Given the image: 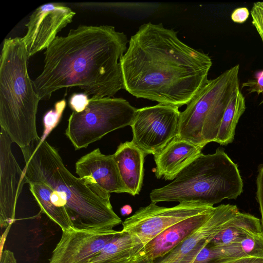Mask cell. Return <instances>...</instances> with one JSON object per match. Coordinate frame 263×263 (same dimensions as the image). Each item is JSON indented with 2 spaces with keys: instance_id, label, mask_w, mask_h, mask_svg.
Listing matches in <instances>:
<instances>
[{
  "instance_id": "83f0119b",
  "label": "cell",
  "mask_w": 263,
  "mask_h": 263,
  "mask_svg": "<svg viewBox=\"0 0 263 263\" xmlns=\"http://www.w3.org/2000/svg\"><path fill=\"white\" fill-rule=\"evenodd\" d=\"M145 256L142 249L138 251L129 256L120 260L112 261L109 263H137Z\"/></svg>"
},
{
  "instance_id": "1f68e13d",
  "label": "cell",
  "mask_w": 263,
  "mask_h": 263,
  "mask_svg": "<svg viewBox=\"0 0 263 263\" xmlns=\"http://www.w3.org/2000/svg\"><path fill=\"white\" fill-rule=\"evenodd\" d=\"M154 260L149 259L147 258L146 257L140 259L137 263H153Z\"/></svg>"
},
{
  "instance_id": "cb8c5ba5",
  "label": "cell",
  "mask_w": 263,
  "mask_h": 263,
  "mask_svg": "<svg viewBox=\"0 0 263 263\" xmlns=\"http://www.w3.org/2000/svg\"><path fill=\"white\" fill-rule=\"evenodd\" d=\"M252 24L256 28L263 44V2L253 4L251 10Z\"/></svg>"
},
{
  "instance_id": "5bb4252c",
  "label": "cell",
  "mask_w": 263,
  "mask_h": 263,
  "mask_svg": "<svg viewBox=\"0 0 263 263\" xmlns=\"http://www.w3.org/2000/svg\"><path fill=\"white\" fill-rule=\"evenodd\" d=\"M76 173L107 193H127L112 155L103 154L99 148L81 157L76 163Z\"/></svg>"
},
{
  "instance_id": "6da1fadb",
  "label": "cell",
  "mask_w": 263,
  "mask_h": 263,
  "mask_svg": "<svg viewBox=\"0 0 263 263\" xmlns=\"http://www.w3.org/2000/svg\"><path fill=\"white\" fill-rule=\"evenodd\" d=\"M124 89L137 98L180 107L208 81L209 55L183 43L161 23L142 25L120 59Z\"/></svg>"
},
{
  "instance_id": "277c9868",
  "label": "cell",
  "mask_w": 263,
  "mask_h": 263,
  "mask_svg": "<svg viewBox=\"0 0 263 263\" xmlns=\"http://www.w3.org/2000/svg\"><path fill=\"white\" fill-rule=\"evenodd\" d=\"M29 58L23 37L4 40L0 59V125L21 148L41 138L36 126L41 100L28 73Z\"/></svg>"
},
{
  "instance_id": "4dcf8cb0",
  "label": "cell",
  "mask_w": 263,
  "mask_h": 263,
  "mask_svg": "<svg viewBox=\"0 0 263 263\" xmlns=\"http://www.w3.org/2000/svg\"><path fill=\"white\" fill-rule=\"evenodd\" d=\"M132 212V208L129 205H125L121 209V213L123 215H128Z\"/></svg>"
},
{
  "instance_id": "7402d4cb",
  "label": "cell",
  "mask_w": 263,
  "mask_h": 263,
  "mask_svg": "<svg viewBox=\"0 0 263 263\" xmlns=\"http://www.w3.org/2000/svg\"><path fill=\"white\" fill-rule=\"evenodd\" d=\"M66 106V101L65 99H62L57 102L54 104V108L48 111L44 115V132L41 137L43 140H46L47 136L58 125Z\"/></svg>"
},
{
  "instance_id": "e0dca14e",
  "label": "cell",
  "mask_w": 263,
  "mask_h": 263,
  "mask_svg": "<svg viewBox=\"0 0 263 263\" xmlns=\"http://www.w3.org/2000/svg\"><path fill=\"white\" fill-rule=\"evenodd\" d=\"M112 155L128 193L138 195L143 184L144 158L147 155L131 141L120 143Z\"/></svg>"
},
{
  "instance_id": "484cf974",
  "label": "cell",
  "mask_w": 263,
  "mask_h": 263,
  "mask_svg": "<svg viewBox=\"0 0 263 263\" xmlns=\"http://www.w3.org/2000/svg\"><path fill=\"white\" fill-rule=\"evenodd\" d=\"M89 101L88 96L85 93H74L69 99V105L73 111L80 112L85 109Z\"/></svg>"
},
{
  "instance_id": "7a4b0ae2",
  "label": "cell",
  "mask_w": 263,
  "mask_h": 263,
  "mask_svg": "<svg viewBox=\"0 0 263 263\" xmlns=\"http://www.w3.org/2000/svg\"><path fill=\"white\" fill-rule=\"evenodd\" d=\"M127 36L109 25H81L57 36L44 52L42 72L32 81L40 100L64 88L77 87L92 99L124 89L120 59Z\"/></svg>"
},
{
  "instance_id": "9a60e30c",
  "label": "cell",
  "mask_w": 263,
  "mask_h": 263,
  "mask_svg": "<svg viewBox=\"0 0 263 263\" xmlns=\"http://www.w3.org/2000/svg\"><path fill=\"white\" fill-rule=\"evenodd\" d=\"M203 147L177 136L163 149L154 155L155 176L158 179L174 180L201 153Z\"/></svg>"
},
{
  "instance_id": "3957f363",
  "label": "cell",
  "mask_w": 263,
  "mask_h": 263,
  "mask_svg": "<svg viewBox=\"0 0 263 263\" xmlns=\"http://www.w3.org/2000/svg\"><path fill=\"white\" fill-rule=\"evenodd\" d=\"M25 183L43 182L57 191L74 227L113 230L122 223L113 210L110 194L85 178L72 175L58 150L41 138L21 148Z\"/></svg>"
},
{
  "instance_id": "8fae6325",
  "label": "cell",
  "mask_w": 263,
  "mask_h": 263,
  "mask_svg": "<svg viewBox=\"0 0 263 263\" xmlns=\"http://www.w3.org/2000/svg\"><path fill=\"white\" fill-rule=\"evenodd\" d=\"M121 231L73 228L62 231L48 263H88Z\"/></svg>"
},
{
  "instance_id": "ac0fdd59",
  "label": "cell",
  "mask_w": 263,
  "mask_h": 263,
  "mask_svg": "<svg viewBox=\"0 0 263 263\" xmlns=\"http://www.w3.org/2000/svg\"><path fill=\"white\" fill-rule=\"evenodd\" d=\"M262 232L259 219L239 212L233 218L230 226L215 236L208 246L219 247L238 243L250 235Z\"/></svg>"
},
{
  "instance_id": "9c48e42d",
  "label": "cell",
  "mask_w": 263,
  "mask_h": 263,
  "mask_svg": "<svg viewBox=\"0 0 263 263\" xmlns=\"http://www.w3.org/2000/svg\"><path fill=\"white\" fill-rule=\"evenodd\" d=\"M179 107L159 104L137 109L130 125L132 141L146 155H155L178 136Z\"/></svg>"
},
{
  "instance_id": "7c38bea8",
  "label": "cell",
  "mask_w": 263,
  "mask_h": 263,
  "mask_svg": "<svg viewBox=\"0 0 263 263\" xmlns=\"http://www.w3.org/2000/svg\"><path fill=\"white\" fill-rule=\"evenodd\" d=\"M0 134V224L10 227L15 220L16 205L24 180L21 170L11 151L13 142L4 129Z\"/></svg>"
},
{
  "instance_id": "44dd1931",
  "label": "cell",
  "mask_w": 263,
  "mask_h": 263,
  "mask_svg": "<svg viewBox=\"0 0 263 263\" xmlns=\"http://www.w3.org/2000/svg\"><path fill=\"white\" fill-rule=\"evenodd\" d=\"M142 248L135 247L131 236L121 230L88 263H109L125 258Z\"/></svg>"
},
{
  "instance_id": "ba28073f",
  "label": "cell",
  "mask_w": 263,
  "mask_h": 263,
  "mask_svg": "<svg viewBox=\"0 0 263 263\" xmlns=\"http://www.w3.org/2000/svg\"><path fill=\"white\" fill-rule=\"evenodd\" d=\"M214 208L198 201L181 202L172 207L160 206L151 202L125 219L121 231L131 236L135 247L143 248L172 226Z\"/></svg>"
},
{
  "instance_id": "30bf717a",
  "label": "cell",
  "mask_w": 263,
  "mask_h": 263,
  "mask_svg": "<svg viewBox=\"0 0 263 263\" xmlns=\"http://www.w3.org/2000/svg\"><path fill=\"white\" fill-rule=\"evenodd\" d=\"M75 14L69 7L60 3H47L37 8L25 24L27 31L23 37L30 57L46 49Z\"/></svg>"
},
{
  "instance_id": "8992f818",
  "label": "cell",
  "mask_w": 263,
  "mask_h": 263,
  "mask_svg": "<svg viewBox=\"0 0 263 263\" xmlns=\"http://www.w3.org/2000/svg\"><path fill=\"white\" fill-rule=\"evenodd\" d=\"M239 65L209 80L180 112L178 137L204 147L216 141L230 100L239 88Z\"/></svg>"
},
{
  "instance_id": "2e32d148",
  "label": "cell",
  "mask_w": 263,
  "mask_h": 263,
  "mask_svg": "<svg viewBox=\"0 0 263 263\" xmlns=\"http://www.w3.org/2000/svg\"><path fill=\"white\" fill-rule=\"evenodd\" d=\"M214 210L183 220L161 233L143 248L145 256L154 260L167 254L203 224Z\"/></svg>"
},
{
  "instance_id": "5b68a950",
  "label": "cell",
  "mask_w": 263,
  "mask_h": 263,
  "mask_svg": "<svg viewBox=\"0 0 263 263\" xmlns=\"http://www.w3.org/2000/svg\"><path fill=\"white\" fill-rule=\"evenodd\" d=\"M243 191L238 166L223 150L201 153L171 183L153 190L151 202L198 201L213 206L223 200L236 199Z\"/></svg>"
},
{
  "instance_id": "f546056e",
  "label": "cell",
  "mask_w": 263,
  "mask_h": 263,
  "mask_svg": "<svg viewBox=\"0 0 263 263\" xmlns=\"http://www.w3.org/2000/svg\"><path fill=\"white\" fill-rule=\"evenodd\" d=\"M223 263H263V258L246 257L230 260Z\"/></svg>"
},
{
  "instance_id": "603a6c76",
  "label": "cell",
  "mask_w": 263,
  "mask_h": 263,
  "mask_svg": "<svg viewBox=\"0 0 263 263\" xmlns=\"http://www.w3.org/2000/svg\"><path fill=\"white\" fill-rule=\"evenodd\" d=\"M247 257L263 258V232L248 236L239 243Z\"/></svg>"
},
{
  "instance_id": "52a82bcc",
  "label": "cell",
  "mask_w": 263,
  "mask_h": 263,
  "mask_svg": "<svg viewBox=\"0 0 263 263\" xmlns=\"http://www.w3.org/2000/svg\"><path fill=\"white\" fill-rule=\"evenodd\" d=\"M137 109L122 98H90L84 110L70 115L65 134L75 150L86 148L114 130L130 126Z\"/></svg>"
},
{
  "instance_id": "ffe728a7",
  "label": "cell",
  "mask_w": 263,
  "mask_h": 263,
  "mask_svg": "<svg viewBox=\"0 0 263 263\" xmlns=\"http://www.w3.org/2000/svg\"><path fill=\"white\" fill-rule=\"evenodd\" d=\"M246 108L245 98L239 88L225 109L215 142L227 145L233 141L236 125Z\"/></svg>"
},
{
  "instance_id": "d6986e66",
  "label": "cell",
  "mask_w": 263,
  "mask_h": 263,
  "mask_svg": "<svg viewBox=\"0 0 263 263\" xmlns=\"http://www.w3.org/2000/svg\"><path fill=\"white\" fill-rule=\"evenodd\" d=\"M29 190L41 211L57 224L62 231L74 228L72 221L65 208L59 207L51 200L52 188L43 182H29Z\"/></svg>"
},
{
  "instance_id": "4fadbf2b",
  "label": "cell",
  "mask_w": 263,
  "mask_h": 263,
  "mask_svg": "<svg viewBox=\"0 0 263 263\" xmlns=\"http://www.w3.org/2000/svg\"><path fill=\"white\" fill-rule=\"evenodd\" d=\"M239 212L237 206L221 204L215 207L210 218L167 254L153 263H180L192 252L206 247L218 233L226 229Z\"/></svg>"
},
{
  "instance_id": "d4e9b609",
  "label": "cell",
  "mask_w": 263,
  "mask_h": 263,
  "mask_svg": "<svg viewBox=\"0 0 263 263\" xmlns=\"http://www.w3.org/2000/svg\"><path fill=\"white\" fill-rule=\"evenodd\" d=\"M242 88H246L248 93L256 92L257 95H262L263 103V69L253 79H249L242 84Z\"/></svg>"
},
{
  "instance_id": "f1b7e54d",
  "label": "cell",
  "mask_w": 263,
  "mask_h": 263,
  "mask_svg": "<svg viewBox=\"0 0 263 263\" xmlns=\"http://www.w3.org/2000/svg\"><path fill=\"white\" fill-rule=\"evenodd\" d=\"M0 263H17L14 253L10 250H5L1 253Z\"/></svg>"
},
{
  "instance_id": "4316f807",
  "label": "cell",
  "mask_w": 263,
  "mask_h": 263,
  "mask_svg": "<svg viewBox=\"0 0 263 263\" xmlns=\"http://www.w3.org/2000/svg\"><path fill=\"white\" fill-rule=\"evenodd\" d=\"M250 12L247 7H239L233 10L231 15V20L236 23L242 24L248 18Z\"/></svg>"
}]
</instances>
